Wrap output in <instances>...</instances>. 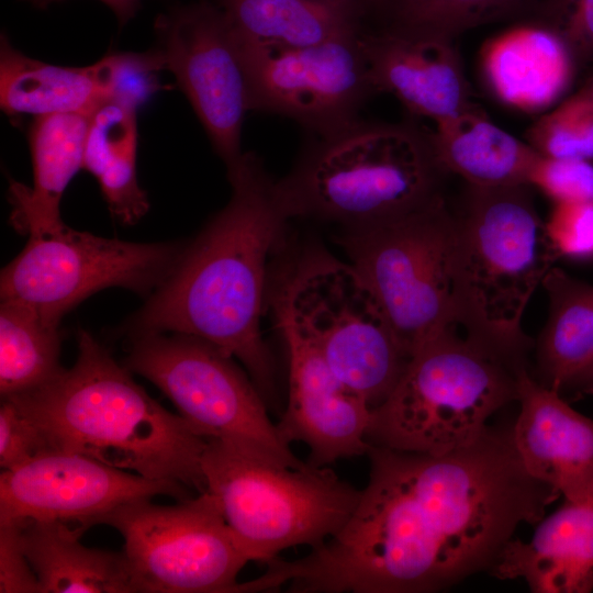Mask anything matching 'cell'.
Returning a JSON list of instances; mask_svg holds the SVG:
<instances>
[{
  "instance_id": "obj_1",
  "label": "cell",
  "mask_w": 593,
  "mask_h": 593,
  "mask_svg": "<svg viewBox=\"0 0 593 593\" xmlns=\"http://www.w3.org/2000/svg\"><path fill=\"white\" fill-rule=\"evenodd\" d=\"M369 480L345 524L282 561L291 592L426 593L490 569L522 523L560 493L532 477L513 428L430 455L370 446Z\"/></svg>"
},
{
  "instance_id": "obj_2",
  "label": "cell",
  "mask_w": 593,
  "mask_h": 593,
  "mask_svg": "<svg viewBox=\"0 0 593 593\" xmlns=\"http://www.w3.org/2000/svg\"><path fill=\"white\" fill-rule=\"evenodd\" d=\"M227 176L228 203L126 328L133 336L178 333L211 343L243 365L267 401L275 366L260 329L266 262L290 216L256 155L244 154Z\"/></svg>"
},
{
  "instance_id": "obj_3",
  "label": "cell",
  "mask_w": 593,
  "mask_h": 593,
  "mask_svg": "<svg viewBox=\"0 0 593 593\" xmlns=\"http://www.w3.org/2000/svg\"><path fill=\"white\" fill-rule=\"evenodd\" d=\"M7 398L38 426L51 449L206 491L202 457L209 439L150 398L85 329L69 369Z\"/></svg>"
},
{
  "instance_id": "obj_4",
  "label": "cell",
  "mask_w": 593,
  "mask_h": 593,
  "mask_svg": "<svg viewBox=\"0 0 593 593\" xmlns=\"http://www.w3.org/2000/svg\"><path fill=\"white\" fill-rule=\"evenodd\" d=\"M523 357L470 320H458L406 363L398 383L371 411L367 441L438 455L479 437L488 418L517 400Z\"/></svg>"
},
{
  "instance_id": "obj_5",
  "label": "cell",
  "mask_w": 593,
  "mask_h": 593,
  "mask_svg": "<svg viewBox=\"0 0 593 593\" xmlns=\"http://www.w3.org/2000/svg\"><path fill=\"white\" fill-rule=\"evenodd\" d=\"M441 171L429 133L411 124L356 119L320 135L295 169L276 183L289 216L357 226L425 204L439 194Z\"/></svg>"
},
{
  "instance_id": "obj_6",
  "label": "cell",
  "mask_w": 593,
  "mask_h": 593,
  "mask_svg": "<svg viewBox=\"0 0 593 593\" xmlns=\"http://www.w3.org/2000/svg\"><path fill=\"white\" fill-rule=\"evenodd\" d=\"M410 359L462 310L455 215L440 194L387 220L348 226L340 239Z\"/></svg>"
},
{
  "instance_id": "obj_7",
  "label": "cell",
  "mask_w": 593,
  "mask_h": 593,
  "mask_svg": "<svg viewBox=\"0 0 593 593\" xmlns=\"http://www.w3.org/2000/svg\"><path fill=\"white\" fill-rule=\"evenodd\" d=\"M202 469L206 491L250 561L320 547L345 526L360 496L328 467L277 466L215 439H209Z\"/></svg>"
},
{
  "instance_id": "obj_8",
  "label": "cell",
  "mask_w": 593,
  "mask_h": 593,
  "mask_svg": "<svg viewBox=\"0 0 593 593\" xmlns=\"http://www.w3.org/2000/svg\"><path fill=\"white\" fill-rule=\"evenodd\" d=\"M528 186L469 184L456 219L457 267L465 315L508 342L529 346L526 305L558 256Z\"/></svg>"
},
{
  "instance_id": "obj_9",
  "label": "cell",
  "mask_w": 593,
  "mask_h": 593,
  "mask_svg": "<svg viewBox=\"0 0 593 593\" xmlns=\"http://www.w3.org/2000/svg\"><path fill=\"white\" fill-rule=\"evenodd\" d=\"M276 314L371 411L390 395L410 360L357 269L326 253L300 262L277 299Z\"/></svg>"
},
{
  "instance_id": "obj_10",
  "label": "cell",
  "mask_w": 593,
  "mask_h": 593,
  "mask_svg": "<svg viewBox=\"0 0 593 593\" xmlns=\"http://www.w3.org/2000/svg\"><path fill=\"white\" fill-rule=\"evenodd\" d=\"M133 337L124 366L164 392L200 435L268 463L311 466L282 439L264 395L235 358L186 334Z\"/></svg>"
},
{
  "instance_id": "obj_11",
  "label": "cell",
  "mask_w": 593,
  "mask_h": 593,
  "mask_svg": "<svg viewBox=\"0 0 593 593\" xmlns=\"http://www.w3.org/2000/svg\"><path fill=\"white\" fill-rule=\"evenodd\" d=\"M150 500L123 504L94 523L123 536L136 592H242L236 579L250 559L215 497L205 491L175 505Z\"/></svg>"
},
{
  "instance_id": "obj_12",
  "label": "cell",
  "mask_w": 593,
  "mask_h": 593,
  "mask_svg": "<svg viewBox=\"0 0 593 593\" xmlns=\"http://www.w3.org/2000/svg\"><path fill=\"white\" fill-rule=\"evenodd\" d=\"M183 249L171 243L100 237L67 225L29 235L22 251L1 271V301L24 304L60 323L69 310L100 290L155 291L172 272Z\"/></svg>"
},
{
  "instance_id": "obj_13",
  "label": "cell",
  "mask_w": 593,
  "mask_h": 593,
  "mask_svg": "<svg viewBox=\"0 0 593 593\" xmlns=\"http://www.w3.org/2000/svg\"><path fill=\"white\" fill-rule=\"evenodd\" d=\"M359 37L356 30L302 47L238 40L251 110L284 115L318 135L358 119L360 105L374 92Z\"/></svg>"
},
{
  "instance_id": "obj_14",
  "label": "cell",
  "mask_w": 593,
  "mask_h": 593,
  "mask_svg": "<svg viewBox=\"0 0 593 593\" xmlns=\"http://www.w3.org/2000/svg\"><path fill=\"white\" fill-rule=\"evenodd\" d=\"M157 49L172 71L216 153L231 168L243 157L240 134L251 110L242 47L222 10L180 8L156 22Z\"/></svg>"
},
{
  "instance_id": "obj_15",
  "label": "cell",
  "mask_w": 593,
  "mask_h": 593,
  "mask_svg": "<svg viewBox=\"0 0 593 593\" xmlns=\"http://www.w3.org/2000/svg\"><path fill=\"white\" fill-rule=\"evenodd\" d=\"M156 495L184 501L189 488L88 456L49 449L0 475V522L61 521L86 529L112 510Z\"/></svg>"
},
{
  "instance_id": "obj_16",
  "label": "cell",
  "mask_w": 593,
  "mask_h": 593,
  "mask_svg": "<svg viewBox=\"0 0 593 593\" xmlns=\"http://www.w3.org/2000/svg\"><path fill=\"white\" fill-rule=\"evenodd\" d=\"M277 318L289 360L288 403L277 423L280 436L289 445L305 444L307 463L317 468L367 455L371 409L339 381L307 339Z\"/></svg>"
},
{
  "instance_id": "obj_17",
  "label": "cell",
  "mask_w": 593,
  "mask_h": 593,
  "mask_svg": "<svg viewBox=\"0 0 593 593\" xmlns=\"http://www.w3.org/2000/svg\"><path fill=\"white\" fill-rule=\"evenodd\" d=\"M359 41L374 92L394 96L409 111L435 123L473 105L451 40L396 26L360 34Z\"/></svg>"
},
{
  "instance_id": "obj_18",
  "label": "cell",
  "mask_w": 593,
  "mask_h": 593,
  "mask_svg": "<svg viewBox=\"0 0 593 593\" xmlns=\"http://www.w3.org/2000/svg\"><path fill=\"white\" fill-rule=\"evenodd\" d=\"M517 400L513 439L527 472L566 501L584 497L593 489V419L573 410L558 390L535 381L525 367L518 371Z\"/></svg>"
},
{
  "instance_id": "obj_19",
  "label": "cell",
  "mask_w": 593,
  "mask_h": 593,
  "mask_svg": "<svg viewBox=\"0 0 593 593\" xmlns=\"http://www.w3.org/2000/svg\"><path fill=\"white\" fill-rule=\"evenodd\" d=\"M501 580L524 579L535 593L593 590V489L541 518L527 542L511 539L490 568Z\"/></svg>"
},
{
  "instance_id": "obj_20",
  "label": "cell",
  "mask_w": 593,
  "mask_h": 593,
  "mask_svg": "<svg viewBox=\"0 0 593 593\" xmlns=\"http://www.w3.org/2000/svg\"><path fill=\"white\" fill-rule=\"evenodd\" d=\"M574 65L566 43L535 22L492 37L480 57L482 77L491 93L526 113L551 108L569 88Z\"/></svg>"
},
{
  "instance_id": "obj_21",
  "label": "cell",
  "mask_w": 593,
  "mask_h": 593,
  "mask_svg": "<svg viewBox=\"0 0 593 593\" xmlns=\"http://www.w3.org/2000/svg\"><path fill=\"white\" fill-rule=\"evenodd\" d=\"M90 115L60 113L37 116L30 127L29 143L33 166L31 188L11 181V221L29 235L56 231L63 194L83 168L85 144Z\"/></svg>"
},
{
  "instance_id": "obj_22",
  "label": "cell",
  "mask_w": 593,
  "mask_h": 593,
  "mask_svg": "<svg viewBox=\"0 0 593 593\" xmlns=\"http://www.w3.org/2000/svg\"><path fill=\"white\" fill-rule=\"evenodd\" d=\"M25 555L40 593L136 592L124 552L88 548L83 528L61 521H21Z\"/></svg>"
},
{
  "instance_id": "obj_23",
  "label": "cell",
  "mask_w": 593,
  "mask_h": 593,
  "mask_svg": "<svg viewBox=\"0 0 593 593\" xmlns=\"http://www.w3.org/2000/svg\"><path fill=\"white\" fill-rule=\"evenodd\" d=\"M429 136L444 171H452L477 187L529 186L540 156L528 143L494 124L474 104L436 122Z\"/></svg>"
},
{
  "instance_id": "obj_24",
  "label": "cell",
  "mask_w": 593,
  "mask_h": 593,
  "mask_svg": "<svg viewBox=\"0 0 593 593\" xmlns=\"http://www.w3.org/2000/svg\"><path fill=\"white\" fill-rule=\"evenodd\" d=\"M107 101L97 63L86 67L44 63L24 55L1 35L0 103L7 114L91 115Z\"/></svg>"
},
{
  "instance_id": "obj_25",
  "label": "cell",
  "mask_w": 593,
  "mask_h": 593,
  "mask_svg": "<svg viewBox=\"0 0 593 593\" xmlns=\"http://www.w3.org/2000/svg\"><path fill=\"white\" fill-rule=\"evenodd\" d=\"M239 41L302 47L357 30L356 2L332 0H221Z\"/></svg>"
},
{
  "instance_id": "obj_26",
  "label": "cell",
  "mask_w": 593,
  "mask_h": 593,
  "mask_svg": "<svg viewBox=\"0 0 593 593\" xmlns=\"http://www.w3.org/2000/svg\"><path fill=\"white\" fill-rule=\"evenodd\" d=\"M137 111L115 101L100 105L89 119L83 168L92 174L112 215L134 224L149 209L136 172Z\"/></svg>"
},
{
  "instance_id": "obj_27",
  "label": "cell",
  "mask_w": 593,
  "mask_h": 593,
  "mask_svg": "<svg viewBox=\"0 0 593 593\" xmlns=\"http://www.w3.org/2000/svg\"><path fill=\"white\" fill-rule=\"evenodd\" d=\"M541 284L549 316L537 354L545 385L560 391L593 360V286L550 268Z\"/></svg>"
},
{
  "instance_id": "obj_28",
  "label": "cell",
  "mask_w": 593,
  "mask_h": 593,
  "mask_svg": "<svg viewBox=\"0 0 593 593\" xmlns=\"http://www.w3.org/2000/svg\"><path fill=\"white\" fill-rule=\"evenodd\" d=\"M59 353V323L24 304L1 301V398L33 390L53 379L63 369Z\"/></svg>"
},
{
  "instance_id": "obj_29",
  "label": "cell",
  "mask_w": 593,
  "mask_h": 593,
  "mask_svg": "<svg viewBox=\"0 0 593 593\" xmlns=\"http://www.w3.org/2000/svg\"><path fill=\"white\" fill-rule=\"evenodd\" d=\"M539 0H423L398 12V27L448 40L478 25L511 16Z\"/></svg>"
},
{
  "instance_id": "obj_30",
  "label": "cell",
  "mask_w": 593,
  "mask_h": 593,
  "mask_svg": "<svg viewBox=\"0 0 593 593\" xmlns=\"http://www.w3.org/2000/svg\"><path fill=\"white\" fill-rule=\"evenodd\" d=\"M528 144L540 155L593 158V103L575 93L541 115L527 131Z\"/></svg>"
},
{
  "instance_id": "obj_31",
  "label": "cell",
  "mask_w": 593,
  "mask_h": 593,
  "mask_svg": "<svg viewBox=\"0 0 593 593\" xmlns=\"http://www.w3.org/2000/svg\"><path fill=\"white\" fill-rule=\"evenodd\" d=\"M109 100L138 110L164 89L165 61L155 47L146 53H110L97 61Z\"/></svg>"
},
{
  "instance_id": "obj_32",
  "label": "cell",
  "mask_w": 593,
  "mask_h": 593,
  "mask_svg": "<svg viewBox=\"0 0 593 593\" xmlns=\"http://www.w3.org/2000/svg\"><path fill=\"white\" fill-rule=\"evenodd\" d=\"M535 23L555 32L575 63L593 61V0H539Z\"/></svg>"
},
{
  "instance_id": "obj_33",
  "label": "cell",
  "mask_w": 593,
  "mask_h": 593,
  "mask_svg": "<svg viewBox=\"0 0 593 593\" xmlns=\"http://www.w3.org/2000/svg\"><path fill=\"white\" fill-rule=\"evenodd\" d=\"M534 186L556 203L593 201V164L588 159L540 155L530 177Z\"/></svg>"
},
{
  "instance_id": "obj_34",
  "label": "cell",
  "mask_w": 593,
  "mask_h": 593,
  "mask_svg": "<svg viewBox=\"0 0 593 593\" xmlns=\"http://www.w3.org/2000/svg\"><path fill=\"white\" fill-rule=\"evenodd\" d=\"M545 226L557 255L593 258V201L556 203Z\"/></svg>"
},
{
  "instance_id": "obj_35",
  "label": "cell",
  "mask_w": 593,
  "mask_h": 593,
  "mask_svg": "<svg viewBox=\"0 0 593 593\" xmlns=\"http://www.w3.org/2000/svg\"><path fill=\"white\" fill-rule=\"evenodd\" d=\"M49 446L38 426L8 398L0 406V466L3 470L14 469Z\"/></svg>"
},
{
  "instance_id": "obj_36",
  "label": "cell",
  "mask_w": 593,
  "mask_h": 593,
  "mask_svg": "<svg viewBox=\"0 0 593 593\" xmlns=\"http://www.w3.org/2000/svg\"><path fill=\"white\" fill-rule=\"evenodd\" d=\"M0 592L40 593L23 547L21 521L0 522Z\"/></svg>"
},
{
  "instance_id": "obj_37",
  "label": "cell",
  "mask_w": 593,
  "mask_h": 593,
  "mask_svg": "<svg viewBox=\"0 0 593 593\" xmlns=\"http://www.w3.org/2000/svg\"><path fill=\"white\" fill-rule=\"evenodd\" d=\"M37 8H44L52 2L60 0H23ZM105 3L116 15L121 25L125 24L138 10L141 0H100Z\"/></svg>"
},
{
  "instance_id": "obj_38",
  "label": "cell",
  "mask_w": 593,
  "mask_h": 593,
  "mask_svg": "<svg viewBox=\"0 0 593 593\" xmlns=\"http://www.w3.org/2000/svg\"><path fill=\"white\" fill-rule=\"evenodd\" d=\"M570 384H579L582 387H590L593 384V360L572 380Z\"/></svg>"
},
{
  "instance_id": "obj_39",
  "label": "cell",
  "mask_w": 593,
  "mask_h": 593,
  "mask_svg": "<svg viewBox=\"0 0 593 593\" xmlns=\"http://www.w3.org/2000/svg\"><path fill=\"white\" fill-rule=\"evenodd\" d=\"M389 1L398 7V12L419 3L423 0H381Z\"/></svg>"
},
{
  "instance_id": "obj_40",
  "label": "cell",
  "mask_w": 593,
  "mask_h": 593,
  "mask_svg": "<svg viewBox=\"0 0 593 593\" xmlns=\"http://www.w3.org/2000/svg\"><path fill=\"white\" fill-rule=\"evenodd\" d=\"M593 103V78L579 91Z\"/></svg>"
},
{
  "instance_id": "obj_41",
  "label": "cell",
  "mask_w": 593,
  "mask_h": 593,
  "mask_svg": "<svg viewBox=\"0 0 593 593\" xmlns=\"http://www.w3.org/2000/svg\"><path fill=\"white\" fill-rule=\"evenodd\" d=\"M332 1H343V2H349V1H355V0H332Z\"/></svg>"
}]
</instances>
